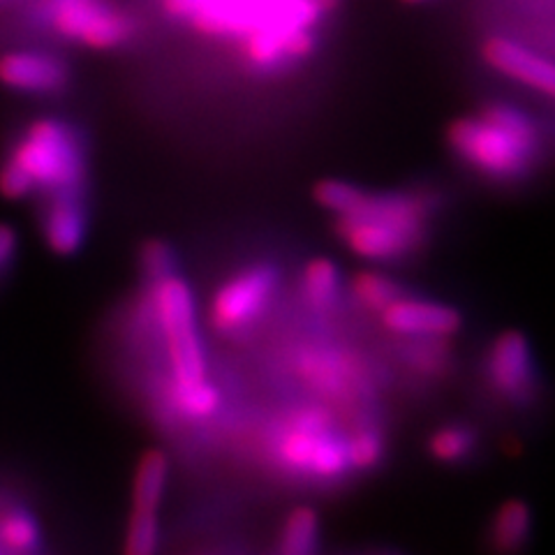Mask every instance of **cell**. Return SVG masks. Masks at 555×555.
Returning <instances> with one entry per match:
<instances>
[{"instance_id":"obj_23","label":"cell","mask_w":555,"mask_h":555,"mask_svg":"<svg viewBox=\"0 0 555 555\" xmlns=\"http://www.w3.org/2000/svg\"><path fill=\"white\" fill-rule=\"evenodd\" d=\"M158 544H160L158 514L132 512L128 532H126V551L130 555H151L158 551Z\"/></svg>"},{"instance_id":"obj_13","label":"cell","mask_w":555,"mask_h":555,"mask_svg":"<svg viewBox=\"0 0 555 555\" xmlns=\"http://www.w3.org/2000/svg\"><path fill=\"white\" fill-rule=\"evenodd\" d=\"M299 375L312 389L324 396H332L336 401L357 398L366 389V375L357 366L352 357L334 350H304L297 361Z\"/></svg>"},{"instance_id":"obj_27","label":"cell","mask_w":555,"mask_h":555,"mask_svg":"<svg viewBox=\"0 0 555 555\" xmlns=\"http://www.w3.org/2000/svg\"><path fill=\"white\" fill-rule=\"evenodd\" d=\"M16 253H20V236H16L14 228L0 222V281L12 271L16 262Z\"/></svg>"},{"instance_id":"obj_7","label":"cell","mask_w":555,"mask_h":555,"mask_svg":"<svg viewBox=\"0 0 555 555\" xmlns=\"http://www.w3.org/2000/svg\"><path fill=\"white\" fill-rule=\"evenodd\" d=\"M40 22L59 38L109 51L132 38V20L104 0H40Z\"/></svg>"},{"instance_id":"obj_17","label":"cell","mask_w":555,"mask_h":555,"mask_svg":"<svg viewBox=\"0 0 555 555\" xmlns=\"http://www.w3.org/2000/svg\"><path fill=\"white\" fill-rule=\"evenodd\" d=\"M42 530L35 514L24 505L0 507V553H38Z\"/></svg>"},{"instance_id":"obj_24","label":"cell","mask_w":555,"mask_h":555,"mask_svg":"<svg viewBox=\"0 0 555 555\" xmlns=\"http://www.w3.org/2000/svg\"><path fill=\"white\" fill-rule=\"evenodd\" d=\"M363 195L366 193H363L361 188L338 179L322 181L315 188V199L320 202V206L326 208V211H332L336 218L350 214L352 208L363 199Z\"/></svg>"},{"instance_id":"obj_26","label":"cell","mask_w":555,"mask_h":555,"mask_svg":"<svg viewBox=\"0 0 555 555\" xmlns=\"http://www.w3.org/2000/svg\"><path fill=\"white\" fill-rule=\"evenodd\" d=\"M139 264L146 275V281H160L165 275L177 273V255L163 241H149L139 255Z\"/></svg>"},{"instance_id":"obj_20","label":"cell","mask_w":555,"mask_h":555,"mask_svg":"<svg viewBox=\"0 0 555 555\" xmlns=\"http://www.w3.org/2000/svg\"><path fill=\"white\" fill-rule=\"evenodd\" d=\"M475 430L465 424H447L433 433L428 440L430 456L440 463H461L475 451Z\"/></svg>"},{"instance_id":"obj_5","label":"cell","mask_w":555,"mask_h":555,"mask_svg":"<svg viewBox=\"0 0 555 555\" xmlns=\"http://www.w3.org/2000/svg\"><path fill=\"white\" fill-rule=\"evenodd\" d=\"M267 454L278 470L304 481H334L352 470L347 438L324 408H294L273 424Z\"/></svg>"},{"instance_id":"obj_15","label":"cell","mask_w":555,"mask_h":555,"mask_svg":"<svg viewBox=\"0 0 555 555\" xmlns=\"http://www.w3.org/2000/svg\"><path fill=\"white\" fill-rule=\"evenodd\" d=\"M167 479H169V461L163 451H149V454H144L134 473L132 512L158 514V507L167 491Z\"/></svg>"},{"instance_id":"obj_28","label":"cell","mask_w":555,"mask_h":555,"mask_svg":"<svg viewBox=\"0 0 555 555\" xmlns=\"http://www.w3.org/2000/svg\"><path fill=\"white\" fill-rule=\"evenodd\" d=\"M403 3H410V5H420V3H428V0H403Z\"/></svg>"},{"instance_id":"obj_16","label":"cell","mask_w":555,"mask_h":555,"mask_svg":"<svg viewBox=\"0 0 555 555\" xmlns=\"http://www.w3.org/2000/svg\"><path fill=\"white\" fill-rule=\"evenodd\" d=\"M532 534V512L524 500H509L502 505L489 528V540L495 551L514 553L524 548Z\"/></svg>"},{"instance_id":"obj_3","label":"cell","mask_w":555,"mask_h":555,"mask_svg":"<svg viewBox=\"0 0 555 555\" xmlns=\"http://www.w3.org/2000/svg\"><path fill=\"white\" fill-rule=\"evenodd\" d=\"M173 20L206 38L241 47L287 28H318L336 0H163Z\"/></svg>"},{"instance_id":"obj_10","label":"cell","mask_w":555,"mask_h":555,"mask_svg":"<svg viewBox=\"0 0 555 555\" xmlns=\"http://www.w3.org/2000/svg\"><path fill=\"white\" fill-rule=\"evenodd\" d=\"M73 73L69 65L49 51L12 49L0 54V86L22 95H59L63 93Z\"/></svg>"},{"instance_id":"obj_1","label":"cell","mask_w":555,"mask_h":555,"mask_svg":"<svg viewBox=\"0 0 555 555\" xmlns=\"http://www.w3.org/2000/svg\"><path fill=\"white\" fill-rule=\"evenodd\" d=\"M89 160L81 134L63 118L42 116L16 132L0 158V195L22 202L33 195L83 193Z\"/></svg>"},{"instance_id":"obj_22","label":"cell","mask_w":555,"mask_h":555,"mask_svg":"<svg viewBox=\"0 0 555 555\" xmlns=\"http://www.w3.org/2000/svg\"><path fill=\"white\" fill-rule=\"evenodd\" d=\"M352 470H371L385 456V440L373 426H359L352 436H347Z\"/></svg>"},{"instance_id":"obj_14","label":"cell","mask_w":555,"mask_h":555,"mask_svg":"<svg viewBox=\"0 0 555 555\" xmlns=\"http://www.w3.org/2000/svg\"><path fill=\"white\" fill-rule=\"evenodd\" d=\"M40 230L51 253L61 257L75 255L89 232L83 193L47 195L40 211Z\"/></svg>"},{"instance_id":"obj_21","label":"cell","mask_w":555,"mask_h":555,"mask_svg":"<svg viewBox=\"0 0 555 555\" xmlns=\"http://www.w3.org/2000/svg\"><path fill=\"white\" fill-rule=\"evenodd\" d=\"M352 294L354 299L366 308V310H375L382 312L387 310L398 297H403L401 289L393 281H389L387 275H379V273H359L352 283Z\"/></svg>"},{"instance_id":"obj_2","label":"cell","mask_w":555,"mask_h":555,"mask_svg":"<svg viewBox=\"0 0 555 555\" xmlns=\"http://www.w3.org/2000/svg\"><path fill=\"white\" fill-rule=\"evenodd\" d=\"M447 139L467 167L493 181L524 179L540 153L537 124L507 102H491L479 114L459 118Z\"/></svg>"},{"instance_id":"obj_4","label":"cell","mask_w":555,"mask_h":555,"mask_svg":"<svg viewBox=\"0 0 555 555\" xmlns=\"http://www.w3.org/2000/svg\"><path fill=\"white\" fill-rule=\"evenodd\" d=\"M428 216L426 193H366L350 214L338 218L336 232L354 255L373 262H396L422 246Z\"/></svg>"},{"instance_id":"obj_25","label":"cell","mask_w":555,"mask_h":555,"mask_svg":"<svg viewBox=\"0 0 555 555\" xmlns=\"http://www.w3.org/2000/svg\"><path fill=\"white\" fill-rule=\"evenodd\" d=\"M416 343L410 347L408 361L416 373L424 375H442L447 369V352L440 345L442 338H414Z\"/></svg>"},{"instance_id":"obj_11","label":"cell","mask_w":555,"mask_h":555,"mask_svg":"<svg viewBox=\"0 0 555 555\" xmlns=\"http://www.w3.org/2000/svg\"><path fill=\"white\" fill-rule=\"evenodd\" d=\"M483 61L495 73L524 83L526 89L555 98V61L537 54L530 47L509 38H491L483 42Z\"/></svg>"},{"instance_id":"obj_9","label":"cell","mask_w":555,"mask_h":555,"mask_svg":"<svg viewBox=\"0 0 555 555\" xmlns=\"http://www.w3.org/2000/svg\"><path fill=\"white\" fill-rule=\"evenodd\" d=\"M486 377L512 403H528L537 393V363L528 338L520 332L500 334L486 354Z\"/></svg>"},{"instance_id":"obj_8","label":"cell","mask_w":555,"mask_h":555,"mask_svg":"<svg viewBox=\"0 0 555 555\" xmlns=\"http://www.w3.org/2000/svg\"><path fill=\"white\" fill-rule=\"evenodd\" d=\"M278 287L271 264H250L224 281L211 299V326L220 336H236L264 315Z\"/></svg>"},{"instance_id":"obj_18","label":"cell","mask_w":555,"mask_h":555,"mask_svg":"<svg viewBox=\"0 0 555 555\" xmlns=\"http://www.w3.org/2000/svg\"><path fill=\"white\" fill-rule=\"evenodd\" d=\"M301 294L312 310H328L340 297V273L328 259H312L301 273Z\"/></svg>"},{"instance_id":"obj_12","label":"cell","mask_w":555,"mask_h":555,"mask_svg":"<svg viewBox=\"0 0 555 555\" xmlns=\"http://www.w3.org/2000/svg\"><path fill=\"white\" fill-rule=\"evenodd\" d=\"M382 324L391 334L405 338H449L461 328V312L438 301H420L398 297L379 312Z\"/></svg>"},{"instance_id":"obj_6","label":"cell","mask_w":555,"mask_h":555,"mask_svg":"<svg viewBox=\"0 0 555 555\" xmlns=\"http://www.w3.org/2000/svg\"><path fill=\"white\" fill-rule=\"evenodd\" d=\"M151 312L169 361V382L165 391V401L169 403L171 398L211 382L206 371L195 297L179 273L151 283Z\"/></svg>"},{"instance_id":"obj_19","label":"cell","mask_w":555,"mask_h":555,"mask_svg":"<svg viewBox=\"0 0 555 555\" xmlns=\"http://www.w3.org/2000/svg\"><path fill=\"white\" fill-rule=\"evenodd\" d=\"M320 520L318 514L308 507H297L289 512L278 534V551L283 555H308L318 548Z\"/></svg>"}]
</instances>
